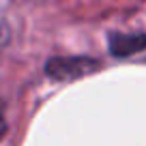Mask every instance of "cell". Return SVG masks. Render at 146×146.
<instances>
[{
    "label": "cell",
    "instance_id": "cell-2",
    "mask_svg": "<svg viewBox=\"0 0 146 146\" xmlns=\"http://www.w3.org/2000/svg\"><path fill=\"white\" fill-rule=\"evenodd\" d=\"M146 47V35H112L110 36V54L116 58H127Z\"/></svg>",
    "mask_w": 146,
    "mask_h": 146
},
{
    "label": "cell",
    "instance_id": "cell-3",
    "mask_svg": "<svg viewBox=\"0 0 146 146\" xmlns=\"http://www.w3.org/2000/svg\"><path fill=\"white\" fill-rule=\"evenodd\" d=\"M7 133V116H5V103L0 101V137Z\"/></svg>",
    "mask_w": 146,
    "mask_h": 146
},
{
    "label": "cell",
    "instance_id": "cell-1",
    "mask_svg": "<svg viewBox=\"0 0 146 146\" xmlns=\"http://www.w3.org/2000/svg\"><path fill=\"white\" fill-rule=\"evenodd\" d=\"M99 62L86 56H71V58H52L45 64V73L54 80H78L82 75L95 73Z\"/></svg>",
    "mask_w": 146,
    "mask_h": 146
}]
</instances>
